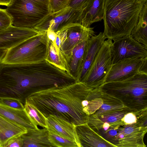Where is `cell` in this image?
Segmentation results:
<instances>
[{"label": "cell", "instance_id": "4dcf8cb0", "mask_svg": "<svg viewBox=\"0 0 147 147\" xmlns=\"http://www.w3.org/2000/svg\"><path fill=\"white\" fill-rule=\"evenodd\" d=\"M46 32L47 36L48 39L54 43L57 36V33L49 30H47Z\"/></svg>", "mask_w": 147, "mask_h": 147}, {"label": "cell", "instance_id": "277c9868", "mask_svg": "<svg viewBox=\"0 0 147 147\" xmlns=\"http://www.w3.org/2000/svg\"><path fill=\"white\" fill-rule=\"evenodd\" d=\"M6 10L12 19V25L34 28L51 13L50 0H11Z\"/></svg>", "mask_w": 147, "mask_h": 147}, {"label": "cell", "instance_id": "6da1fadb", "mask_svg": "<svg viewBox=\"0 0 147 147\" xmlns=\"http://www.w3.org/2000/svg\"><path fill=\"white\" fill-rule=\"evenodd\" d=\"M92 89L76 82L35 92L26 100L46 118L55 115L76 126L88 123L89 116L84 111L82 102Z\"/></svg>", "mask_w": 147, "mask_h": 147}, {"label": "cell", "instance_id": "f546056e", "mask_svg": "<svg viewBox=\"0 0 147 147\" xmlns=\"http://www.w3.org/2000/svg\"><path fill=\"white\" fill-rule=\"evenodd\" d=\"M23 140L21 136L11 138L4 145L3 147H23Z\"/></svg>", "mask_w": 147, "mask_h": 147}, {"label": "cell", "instance_id": "8992f818", "mask_svg": "<svg viewBox=\"0 0 147 147\" xmlns=\"http://www.w3.org/2000/svg\"><path fill=\"white\" fill-rule=\"evenodd\" d=\"M112 40H105L91 65L85 77L81 82L87 87L98 88L105 83L112 65Z\"/></svg>", "mask_w": 147, "mask_h": 147}, {"label": "cell", "instance_id": "5b68a950", "mask_svg": "<svg viewBox=\"0 0 147 147\" xmlns=\"http://www.w3.org/2000/svg\"><path fill=\"white\" fill-rule=\"evenodd\" d=\"M47 32L27 39L7 50L1 63L7 64L31 63L46 59Z\"/></svg>", "mask_w": 147, "mask_h": 147}, {"label": "cell", "instance_id": "52a82bcc", "mask_svg": "<svg viewBox=\"0 0 147 147\" xmlns=\"http://www.w3.org/2000/svg\"><path fill=\"white\" fill-rule=\"evenodd\" d=\"M147 127L127 125L110 129L101 136L116 147H146L144 138Z\"/></svg>", "mask_w": 147, "mask_h": 147}, {"label": "cell", "instance_id": "9a60e30c", "mask_svg": "<svg viewBox=\"0 0 147 147\" xmlns=\"http://www.w3.org/2000/svg\"><path fill=\"white\" fill-rule=\"evenodd\" d=\"M81 147H116L88 125L87 123L76 126Z\"/></svg>", "mask_w": 147, "mask_h": 147}, {"label": "cell", "instance_id": "836d02e7", "mask_svg": "<svg viewBox=\"0 0 147 147\" xmlns=\"http://www.w3.org/2000/svg\"><path fill=\"white\" fill-rule=\"evenodd\" d=\"M7 50V49H0V63L4 57Z\"/></svg>", "mask_w": 147, "mask_h": 147}, {"label": "cell", "instance_id": "d6a6232c", "mask_svg": "<svg viewBox=\"0 0 147 147\" xmlns=\"http://www.w3.org/2000/svg\"><path fill=\"white\" fill-rule=\"evenodd\" d=\"M11 1V0H0V5L5 6L7 7Z\"/></svg>", "mask_w": 147, "mask_h": 147}, {"label": "cell", "instance_id": "f1b7e54d", "mask_svg": "<svg viewBox=\"0 0 147 147\" xmlns=\"http://www.w3.org/2000/svg\"><path fill=\"white\" fill-rule=\"evenodd\" d=\"M92 0H70L68 6L72 8L84 10Z\"/></svg>", "mask_w": 147, "mask_h": 147}, {"label": "cell", "instance_id": "5bb4252c", "mask_svg": "<svg viewBox=\"0 0 147 147\" xmlns=\"http://www.w3.org/2000/svg\"><path fill=\"white\" fill-rule=\"evenodd\" d=\"M107 38L102 32L95 35L88 40L81 68L77 78L78 82H82L86 76L104 41Z\"/></svg>", "mask_w": 147, "mask_h": 147}, {"label": "cell", "instance_id": "30bf717a", "mask_svg": "<svg viewBox=\"0 0 147 147\" xmlns=\"http://www.w3.org/2000/svg\"><path fill=\"white\" fill-rule=\"evenodd\" d=\"M65 28L67 31V38L59 51L68 63L71 51L74 47L84 40L89 39L95 34L94 28H86L80 23L73 24Z\"/></svg>", "mask_w": 147, "mask_h": 147}, {"label": "cell", "instance_id": "ffe728a7", "mask_svg": "<svg viewBox=\"0 0 147 147\" xmlns=\"http://www.w3.org/2000/svg\"><path fill=\"white\" fill-rule=\"evenodd\" d=\"M88 40H84L74 47L71 51L68 61L70 73L76 78L77 80L82 66Z\"/></svg>", "mask_w": 147, "mask_h": 147}, {"label": "cell", "instance_id": "3957f363", "mask_svg": "<svg viewBox=\"0 0 147 147\" xmlns=\"http://www.w3.org/2000/svg\"><path fill=\"white\" fill-rule=\"evenodd\" d=\"M99 88L132 110L147 108V74L139 72L124 80L105 83Z\"/></svg>", "mask_w": 147, "mask_h": 147}, {"label": "cell", "instance_id": "7a4b0ae2", "mask_svg": "<svg viewBox=\"0 0 147 147\" xmlns=\"http://www.w3.org/2000/svg\"><path fill=\"white\" fill-rule=\"evenodd\" d=\"M147 0H106L103 33L114 40L129 35L138 22Z\"/></svg>", "mask_w": 147, "mask_h": 147}, {"label": "cell", "instance_id": "9c48e42d", "mask_svg": "<svg viewBox=\"0 0 147 147\" xmlns=\"http://www.w3.org/2000/svg\"><path fill=\"white\" fill-rule=\"evenodd\" d=\"M112 47V65L122 60L131 58H144L147 51L131 35L113 40Z\"/></svg>", "mask_w": 147, "mask_h": 147}, {"label": "cell", "instance_id": "ac0fdd59", "mask_svg": "<svg viewBox=\"0 0 147 147\" xmlns=\"http://www.w3.org/2000/svg\"><path fill=\"white\" fill-rule=\"evenodd\" d=\"M25 127L0 115V147L10 139L27 132Z\"/></svg>", "mask_w": 147, "mask_h": 147}, {"label": "cell", "instance_id": "2e32d148", "mask_svg": "<svg viewBox=\"0 0 147 147\" xmlns=\"http://www.w3.org/2000/svg\"><path fill=\"white\" fill-rule=\"evenodd\" d=\"M106 0H92L83 10L81 24L86 28L103 19Z\"/></svg>", "mask_w": 147, "mask_h": 147}, {"label": "cell", "instance_id": "44dd1931", "mask_svg": "<svg viewBox=\"0 0 147 147\" xmlns=\"http://www.w3.org/2000/svg\"><path fill=\"white\" fill-rule=\"evenodd\" d=\"M130 35L147 50V3L144 5L137 24Z\"/></svg>", "mask_w": 147, "mask_h": 147}, {"label": "cell", "instance_id": "4fadbf2b", "mask_svg": "<svg viewBox=\"0 0 147 147\" xmlns=\"http://www.w3.org/2000/svg\"><path fill=\"white\" fill-rule=\"evenodd\" d=\"M46 123L49 131L74 142L78 147H81L74 124L53 115L47 118Z\"/></svg>", "mask_w": 147, "mask_h": 147}, {"label": "cell", "instance_id": "d4e9b609", "mask_svg": "<svg viewBox=\"0 0 147 147\" xmlns=\"http://www.w3.org/2000/svg\"><path fill=\"white\" fill-rule=\"evenodd\" d=\"M48 138L54 147H78L75 142L50 131L49 132Z\"/></svg>", "mask_w": 147, "mask_h": 147}, {"label": "cell", "instance_id": "cb8c5ba5", "mask_svg": "<svg viewBox=\"0 0 147 147\" xmlns=\"http://www.w3.org/2000/svg\"><path fill=\"white\" fill-rule=\"evenodd\" d=\"M24 110L36 126L47 128V118L35 106L26 100L24 104Z\"/></svg>", "mask_w": 147, "mask_h": 147}, {"label": "cell", "instance_id": "7402d4cb", "mask_svg": "<svg viewBox=\"0 0 147 147\" xmlns=\"http://www.w3.org/2000/svg\"><path fill=\"white\" fill-rule=\"evenodd\" d=\"M46 59L59 68L70 73L67 61L58 50L54 43L48 38Z\"/></svg>", "mask_w": 147, "mask_h": 147}, {"label": "cell", "instance_id": "603a6c76", "mask_svg": "<svg viewBox=\"0 0 147 147\" xmlns=\"http://www.w3.org/2000/svg\"><path fill=\"white\" fill-rule=\"evenodd\" d=\"M102 103L101 106L93 114L99 115L127 108L116 98L102 92Z\"/></svg>", "mask_w": 147, "mask_h": 147}, {"label": "cell", "instance_id": "e0dca14e", "mask_svg": "<svg viewBox=\"0 0 147 147\" xmlns=\"http://www.w3.org/2000/svg\"><path fill=\"white\" fill-rule=\"evenodd\" d=\"M0 115L25 127L28 130L38 128L24 109H15L0 102Z\"/></svg>", "mask_w": 147, "mask_h": 147}, {"label": "cell", "instance_id": "8fae6325", "mask_svg": "<svg viewBox=\"0 0 147 147\" xmlns=\"http://www.w3.org/2000/svg\"><path fill=\"white\" fill-rule=\"evenodd\" d=\"M144 58L125 59L112 64L105 83L124 80L130 78L140 72Z\"/></svg>", "mask_w": 147, "mask_h": 147}, {"label": "cell", "instance_id": "d6986e66", "mask_svg": "<svg viewBox=\"0 0 147 147\" xmlns=\"http://www.w3.org/2000/svg\"><path fill=\"white\" fill-rule=\"evenodd\" d=\"M49 132L46 128L28 130L21 136L23 147H54L49 140Z\"/></svg>", "mask_w": 147, "mask_h": 147}, {"label": "cell", "instance_id": "484cf974", "mask_svg": "<svg viewBox=\"0 0 147 147\" xmlns=\"http://www.w3.org/2000/svg\"><path fill=\"white\" fill-rule=\"evenodd\" d=\"M12 25V19L6 9L0 8V31Z\"/></svg>", "mask_w": 147, "mask_h": 147}, {"label": "cell", "instance_id": "ba28073f", "mask_svg": "<svg viewBox=\"0 0 147 147\" xmlns=\"http://www.w3.org/2000/svg\"><path fill=\"white\" fill-rule=\"evenodd\" d=\"M83 9L69 6L51 13L34 28L40 32L51 30L57 32L73 24H81Z\"/></svg>", "mask_w": 147, "mask_h": 147}, {"label": "cell", "instance_id": "4316f807", "mask_svg": "<svg viewBox=\"0 0 147 147\" xmlns=\"http://www.w3.org/2000/svg\"><path fill=\"white\" fill-rule=\"evenodd\" d=\"M51 13L55 12L68 6L70 0H50Z\"/></svg>", "mask_w": 147, "mask_h": 147}, {"label": "cell", "instance_id": "1f68e13d", "mask_svg": "<svg viewBox=\"0 0 147 147\" xmlns=\"http://www.w3.org/2000/svg\"><path fill=\"white\" fill-rule=\"evenodd\" d=\"M140 72L147 74V57L144 58V61L140 68Z\"/></svg>", "mask_w": 147, "mask_h": 147}, {"label": "cell", "instance_id": "7c38bea8", "mask_svg": "<svg viewBox=\"0 0 147 147\" xmlns=\"http://www.w3.org/2000/svg\"><path fill=\"white\" fill-rule=\"evenodd\" d=\"M41 32L34 28H19L12 25L0 31V49L8 50Z\"/></svg>", "mask_w": 147, "mask_h": 147}, {"label": "cell", "instance_id": "83f0119b", "mask_svg": "<svg viewBox=\"0 0 147 147\" xmlns=\"http://www.w3.org/2000/svg\"><path fill=\"white\" fill-rule=\"evenodd\" d=\"M0 102L13 108L24 109V105L19 100L11 99H0Z\"/></svg>", "mask_w": 147, "mask_h": 147}]
</instances>
